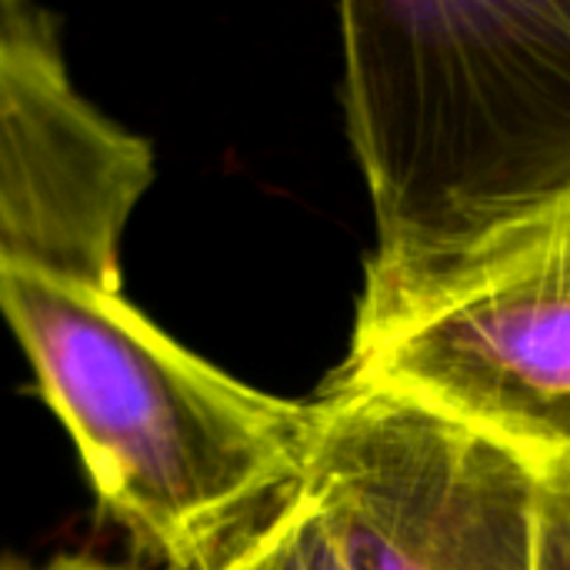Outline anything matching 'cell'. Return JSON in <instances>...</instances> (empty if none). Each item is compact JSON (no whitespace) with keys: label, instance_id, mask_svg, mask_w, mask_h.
Returning a JSON list of instances; mask_svg holds the SVG:
<instances>
[{"label":"cell","instance_id":"obj_5","mask_svg":"<svg viewBox=\"0 0 570 570\" xmlns=\"http://www.w3.org/2000/svg\"><path fill=\"white\" fill-rule=\"evenodd\" d=\"M220 570H344L337 564L321 521L297 494L254 541Z\"/></svg>","mask_w":570,"mask_h":570},{"label":"cell","instance_id":"obj_6","mask_svg":"<svg viewBox=\"0 0 570 570\" xmlns=\"http://www.w3.org/2000/svg\"><path fill=\"white\" fill-rule=\"evenodd\" d=\"M534 570H570V454L541 468Z\"/></svg>","mask_w":570,"mask_h":570},{"label":"cell","instance_id":"obj_4","mask_svg":"<svg viewBox=\"0 0 570 570\" xmlns=\"http://www.w3.org/2000/svg\"><path fill=\"white\" fill-rule=\"evenodd\" d=\"M301 498L344 570H534L541 468L381 391L324 387Z\"/></svg>","mask_w":570,"mask_h":570},{"label":"cell","instance_id":"obj_1","mask_svg":"<svg viewBox=\"0 0 570 570\" xmlns=\"http://www.w3.org/2000/svg\"><path fill=\"white\" fill-rule=\"evenodd\" d=\"M150 144L67 77L50 17L0 3V314L104 511L174 570H220L304 484L314 404L210 367L120 287Z\"/></svg>","mask_w":570,"mask_h":570},{"label":"cell","instance_id":"obj_2","mask_svg":"<svg viewBox=\"0 0 570 570\" xmlns=\"http://www.w3.org/2000/svg\"><path fill=\"white\" fill-rule=\"evenodd\" d=\"M344 114L397 277L570 200V3H344Z\"/></svg>","mask_w":570,"mask_h":570},{"label":"cell","instance_id":"obj_3","mask_svg":"<svg viewBox=\"0 0 570 570\" xmlns=\"http://www.w3.org/2000/svg\"><path fill=\"white\" fill-rule=\"evenodd\" d=\"M324 387L451 417L534 468L570 454V200L397 277H364Z\"/></svg>","mask_w":570,"mask_h":570},{"label":"cell","instance_id":"obj_7","mask_svg":"<svg viewBox=\"0 0 570 570\" xmlns=\"http://www.w3.org/2000/svg\"><path fill=\"white\" fill-rule=\"evenodd\" d=\"M10 570H120V568L94 564V561H83V558H60V561H53V564H43V568H10Z\"/></svg>","mask_w":570,"mask_h":570}]
</instances>
